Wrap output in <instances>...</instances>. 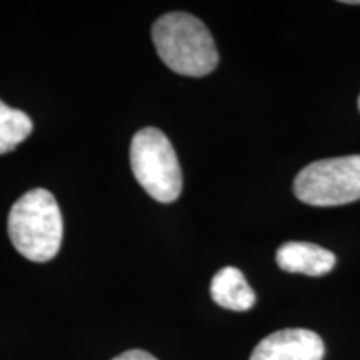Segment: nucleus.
I'll return each instance as SVG.
<instances>
[{
  "label": "nucleus",
  "mask_w": 360,
  "mask_h": 360,
  "mask_svg": "<svg viewBox=\"0 0 360 360\" xmlns=\"http://www.w3.org/2000/svg\"><path fill=\"white\" fill-rule=\"evenodd\" d=\"M8 237L32 262H49L56 257L64 237V220L56 197L45 188L24 193L8 214Z\"/></svg>",
  "instance_id": "2"
},
{
  "label": "nucleus",
  "mask_w": 360,
  "mask_h": 360,
  "mask_svg": "<svg viewBox=\"0 0 360 360\" xmlns=\"http://www.w3.org/2000/svg\"><path fill=\"white\" fill-rule=\"evenodd\" d=\"M155 51L175 74L204 77L219 64L212 34L197 17L186 12H170L152 27Z\"/></svg>",
  "instance_id": "1"
},
{
  "label": "nucleus",
  "mask_w": 360,
  "mask_h": 360,
  "mask_svg": "<svg viewBox=\"0 0 360 360\" xmlns=\"http://www.w3.org/2000/svg\"><path fill=\"white\" fill-rule=\"evenodd\" d=\"M112 360H157V359L152 354L146 352V350H129V352L117 355V357Z\"/></svg>",
  "instance_id": "9"
},
{
  "label": "nucleus",
  "mask_w": 360,
  "mask_h": 360,
  "mask_svg": "<svg viewBox=\"0 0 360 360\" xmlns=\"http://www.w3.org/2000/svg\"><path fill=\"white\" fill-rule=\"evenodd\" d=\"M210 295L220 307L245 312L255 305V294L244 274L236 267H224L215 274L210 283Z\"/></svg>",
  "instance_id": "7"
},
{
  "label": "nucleus",
  "mask_w": 360,
  "mask_h": 360,
  "mask_svg": "<svg viewBox=\"0 0 360 360\" xmlns=\"http://www.w3.org/2000/svg\"><path fill=\"white\" fill-rule=\"evenodd\" d=\"M132 172L152 199L162 204L177 200L182 192V170L172 143L162 130L141 129L130 143Z\"/></svg>",
  "instance_id": "3"
},
{
  "label": "nucleus",
  "mask_w": 360,
  "mask_h": 360,
  "mask_svg": "<svg viewBox=\"0 0 360 360\" xmlns=\"http://www.w3.org/2000/svg\"><path fill=\"white\" fill-rule=\"evenodd\" d=\"M323 352L321 335L307 328H285L260 340L250 360H322Z\"/></svg>",
  "instance_id": "5"
},
{
  "label": "nucleus",
  "mask_w": 360,
  "mask_h": 360,
  "mask_svg": "<svg viewBox=\"0 0 360 360\" xmlns=\"http://www.w3.org/2000/svg\"><path fill=\"white\" fill-rule=\"evenodd\" d=\"M295 197L314 207L360 200V155L334 157L309 164L294 180Z\"/></svg>",
  "instance_id": "4"
},
{
  "label": "nucleus",
  "mask_w": 360,
  "mask_h": 360,
  "mask_svg": "<svg viewBox=\"0 0 360 360\" xmlns=\"http://www.w3.org/2000/svg\"><path fill=\"white\" fill-rule=\"evenodd\" d=\"M277 265L290 274L321 277L335 267V255L309 242H287L278 247Z\"/></svg>",
  "instance_id": "6"
},
{
  "label": "nucleus",
  "mask_w": 360,
  "mask_h": 360,
  "mask_svg": "<svg viewBox=\"0 0 360 360\" xmlns=\"http://www.w3.org/2000/svg\"><path fill=\"white\" fill-rule=\"evenodd\" d=\"M34 124L25 112L12 109L0 101V155L12 152L32 134Z\"/></svg>",
  "instance_id": "8"
},
{
  "label": "nucleus",
  "mask_w": 360,
  "mask_h": 360,
  "mask_svg": "<svg viewBox=\"0 0 360 360\" xmlns=\"http://www.w3.org/2000/svg\"><path fill=\"white\" fill-rule=\"evenodd\" d=\"M359 110H360V97H359Z\"/></svg>",
  "instance_id": "10"
}]
</instances>
